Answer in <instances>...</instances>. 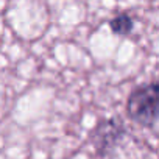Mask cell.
<instances>
[{"instance_id":"6da1fadb","label":"cell","mask_w":159,"mask_h":159,"mask_svg":"<svg viewBox=\"0 0 159 159\" xmlns=\"http://www.w3.org/2000/svg\"><path fill=\"white\" fill-rule=\"evenodd\" d=\"M157 83L143 84L136 88L126 103V112L129 119L142 126L153 128L157 122Z\"/></svg>"},{"instance_id":"7a4b0ae2","label":"cell","mask_w":159,"mask_h":159,"mask_svg":"<svg viewBox=\"0 0 159 159\" xmlns=\"http://www.w3.org/2000/svg\"><path fill=\"white\" fill-rule=\"evenodd\" d=\"M123 125L116 120H103L102 123H98L92 133V139L95 143V148L98 150L100 154H108L111 148H114L119 140L123 136Z\"/></svg>"},{"instance_id":"3957f363","label":"cell","mask_w":159,"mask_h":159,"mask_svg":"<svg viewBox=\"0 0 159 159\" xmlns=\"http://www.w3.org/2000/svg\"><path fill=\"white\" fill-rule=\"evenodd\" d=\"M109 27H111V30L116 34H119V36H128L133 31L134 24H133V19L128 14H119L114 19L109 20Z\"/></svg>"}]
</instances>
